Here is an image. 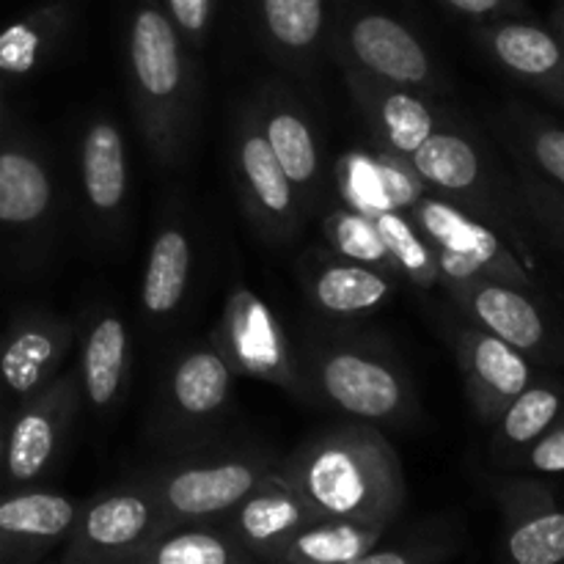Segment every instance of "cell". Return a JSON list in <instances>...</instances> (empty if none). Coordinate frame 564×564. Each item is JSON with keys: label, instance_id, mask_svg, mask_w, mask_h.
I'll return each instance as SVG.
<instances>
[{"label": "cell", "instance_id": "obj_1", "mask_svg": "<svg viewBox=\"0 0 564 564\" xmlns=\"http://www.w3.org/2000/svg\"><path fill=\"white\" fill-rule=\"evenodd\" d=\"M279 474L317 518L391 529L408 505V485L394 444L367 422L334 424L308 435Z\"/></svg>", "mask_w": 564, "mask_h": 564}, {"label": "cell", "instance_id": "obj_2", "mask_svg": "<svg viewBox=\"0 0 564 564\" xmlns=\"http://www.w3.org/2000/svg\"><path fill=\"white\" fill-rule=\"evenodd\" d=\"M312 400L375 427H411L422 416L419 391L386 336L358 323L308 325L295 347Z\"/></svg>", "mask_w": 564, "mask_h": 564}, {"label": "cell", "instance_id": "obj_3", "mask_svg": "<svg viewBox=\"0 0 564 564\" xmlns=\"http://www.w3.org/2000/svg\"><path fill=\"white\" fill-rule=\"evenodd\" d=\"M127 83L143 143L160 165L185 160L198 119V77L187 42L160 0H138L124 31Z\"/></svg>", "mask_w": 564, "mask_h": 564}, {"label": "cell", "instance_id": "obj_4", "mask_svg": "<svg viewBox=\"0 0 564 564\" xmlns=\"http://www.w3.org/2000/svg\"><path fill=\"white\" fill-rule=\"evenodd\" d=\"M411 165L427 191L463 213L499 231L512 251L534 270V246L529 237V218L518 196L516 180L496 163L471 124L452 116L438 132L413 152Z\"/></svg>", "mask_w": 564, "mask_h": 564}, {"label": "cell", "instance_id": "obj_5", "mask_svg": "<svg viewBox=\"0 0 564 564\" xmlns=\"http://www.w3.org/2000/svg\"><path fill=\"white\" fill-rule=\"evenodd\" d=\"M281 455L262 444H215L171 452L141 474L160 510V532L182 523H213L240 505L279 468Z\"/></svg>", "mask_w": 564, "mask_h": 564}, {"label": "cell", "instance_id": "obj_6", "mask_svg": "<svg viewBox=\"0 0 564 564\" xmlns=\"http://www.w3.org/2000/svg\"><path fill=\"white\" fill-rule=\"evenodd\" d=\"M328 47L341 72L430 97H446L452 91L449 77L427 42L400 17L375 6L339 11L330 20Z\"/></svg>", "mask_w": 564, "mask_h": 564}, {"label": "cell", "instance_id": "obj_7", "mask_svg": "<svg viewBox=\"0 0 564 564\" xmlns=\"http://www.w3.org/2000/svg\"><path fill=\"white\" fill-rule=\"evenodd\" d=\"M235 380V369L209 336L176 350L160 378L149 438L171 452L213 438L229 416Z\"/></svg>", "mask_w": 564, "mask_h": 564}, {"label": "cell", "instance_id": "obj_8", "mask_svg": "<svg viewBox=\"0 0 564 564\" xmlns=\"http://www.w3.org/2000/svg\"><path fill=\"white\" fill-rule=\"evenodd\" d=\"M209 339L224 352L237 378L262 380L297 400L314 402L284 323L251 286H231Z\"/></svg>", "mask_w": 564, "mask_h": 564}, {"label": "cell", "instance_id": "obj_9", "mask_svg": "<svg viewBox=\"0 0 564 564\" xmlns=\"http://www.w3.org/2000/svg\"><path fill=\"white\" fill-rule=\"evenodd\" d=\"M231 180L246 218L270 246H290L297 240L306 224V207L286 180L284 169L275 160L259 127L251 102L242 99L235 110L229 132Z\"/></svg>", "mask_w": 564, "mask_h": 564}, {"label": "cell", "instance_id": "obj_10", "mask_svg": "<svg viewBox=\"0 0 564 564\" xmlns=\"http://www.w3.org/2000/svg\"><path fill=\"white\" fill-rule=\"evenodd\" d=\"M419 229L424 231L438 257L441 284L466 279H496L507 284H518L540 295V281L534 270L512 251L510 242L490 229L488 224L474 215L463 213L455 204L424 193L411 209H408Z\"/></svg>", "mask_w": 564, "mask_h": 564}, {"label": "cell", "instance_id": "obj_11", "mask_svg": "<svg viewBox=\"0 0 564 564\" xmlns=\"http://www.w3.org/2000/svg\"><path fill=\"white\" fill-rule=\"evenodd\" d=\"M463 319L499 336L538 367H562L564 330L554 323L538 292L496 279H466L441 284Z\"/></svg>", "mask_w": 564, "mask_h": 564}, {"label": "cell", "instance_id": "obj_12", "mask_svg": "<svg viewBox=\"0 0 564 564\" xmlns=\"http://www.w3.org/2000/svg\"><path fill=\"white\" fill-rule=\"evenodd\" d=\"M160 532V510L143 477H130L83 501L61 564H119Z\"/></svg>", "mask_w": 564, "mask_h": 564}, {"label": "cell", "instance_id": "obj_13", "mask_svg": "<svg viewBox=\"0 0 564 564\" xmlns=\"http://www.w3.org/2000/svg\"><path fill=\"white\" fill-rule=\"evenodd\" d=\"M83 408L75 369L61 372L31 400L20 402L6 430L3 479L11 488H36L64 455L77 413Z\"/></svg>", "mask_w": 564, "mask_h": 564}, {"label": "cell", "instance_id": "obj_14", "mask_svg": "<svg viewBox=\"0 0 564 564\" xmlns=\"http://www.w3.org/2000/svg\"><path fill=\"white\" fill-rule=\"evenodd\" d=\"M248 102L257 113L264 141L301 196L306 215H312L323 204L325 187L323 138L317 124L301 99L279 80H264L262 86L253 88Z\"/></svg>", "mask_w": 564, "mask_h": 564}, {"label": "cell", "instance_id": "obj_15", "mask_svg": "<svg viewBox=\"0 0 564 564\" xmlns=\"http://www.w3.org/2000/svg\"><path fill=\"white\" fill-rule=\"evenodd\" d=\"M446 339L457 358L468 405L488 427L538 378V364L468 319L446 323Z\"/></svg>", "mask_w": 564, "mask_h": 564}, {"label": "cell", "instance_id": "obj_16", "mask_svg": "<svg viewBox=\"0 0 564 564\" xmlns=\"http://www.w3.org/2000/svg\"><path fill=\"white\" fill-rule=\"evenodd\" d=\"M345 86L372 135L375 149L408 160L455 116V110L441 102V97L369 80L356 72H345Z\"/></svg>", "mask_w": 564, "mask_h": 564}, {"label": "cell", "instance_id": "obj_17", "mask_svg": "<svg viewBox=\"0 0 564 564\" xmlns=\"http://www.w3.org/2000/svg\"><path fill=\"white\" fill-rule=\"evenodd\" d=\"M490 496L501 512L507 564H564V507L534 477H494Z\"/></svg>", "mask_w": 564, "mask_h": 564}, {"label": "cell", "instance_id": "obj_18", "mask_svg": "<svg viewBox=\"0 0 564 564\" xmlns=\"http://www.w3.org/2000/svg\"><path fill=\"white\" fill-rule=\"evenodd\" d=\"M474 39L499 69L564 108V42L529 17L477 22Z\"/></svg>", "mask_w": 564, "mask_h": 564}, {"label": "cell", "instance_id": "obj_19", "mask_svg": "<svg viewBox=\"0 0 564 564\" xmlns=\"http://www.w3.org/2000/svg\"><path fill=\"white\" fill-rule=\"evenodd\" d=\"M75 336V325L66 317L47 312L17 317L0 341V386L17 402L31 400L64 372Z\"/></svg>", "mask_w": 564, "mask_h": 564}, {"label": "cell", "instance_id": "obj_20", "mask_svg": "<svg viewBox=\"0 0 564 564\" xmlns=\"http://www.w3.org/2000/svg\"><path fill=\"white\" fill-rule=\"evenodd\" d=\"M83 501L47 488H14L0 496V564H39L61 549Z\"/></svg>", "mask_w": 564, "mask_h": 564}, {"label": "cell", "instance_id": "obj_21", "mask_svg": "<svg viewBox=\"0 0 564 564\" xmlns=\"http://www.w3.org/2000/svg\"><path fill=\"white\" fill-rule=\"evenodd\" d=\"M397 281L394 273L325 253L306 270L303 290L325 323H361L394 297Z\"/></svg>", "mask_w": 564, "mask_h": 564}, {"label": "cell", "instance_id": "obj_22", "mask_svg": "<svg viewBox=\"0 0 564 564\" xmlns=\"http://www.w3.org/2000/svg\"><path fill=\"white\" fill-rule=\"evenodd\" d=\"M334 180L341 204L364 215H378L386 209L408 213L424 193H430L411 160L380 149H350L341 154L336 160Z\"/></svg>", "mask_w": 564, "mask_h": 564}, {"label": "cell", "instance_id": "obj_23", "mask_svg": "<svg viewBox=\"0 0 564 564\" xmlns=\"http://www.w3.org/2000/svg\"><path fill=\"white\" fill-rule=\"evenodd\" d=\"M264 53L295 77H312L328 42V0H253Z\"/></svg>", "mask_w": 564, "mask_h": 564}, {"label": "cell", "instance_id": "obj_24", "mask_svg": "<svg viewBox=\"0 0 564 564\" xmlns=\"http://www.w3.org/2000/svg\"><path fill=\"white\" fill-rule=\"evenodd\" d=\"M132 339L124 319L110 308H99L88 319L80 341V380L83 402L99 416H110L121 405L130 386Z\"/></svg>", "mask_w": 564, "mask_h": 564}, {"label": "cell", "instance_id": "obj_25", "mask_svg": "<svg viewBox=\"0 0 564 564\" xmlns=\"http://www.w3.org/2000/svg\"><path fill=\"white\" fill-rule=\"evenodd\" d=\"M312 521H317V516L308 510L306 501L292 490V485L275 468L240 505L231 507L226 516L213 523L226 529L242 549L251 551L259 560Z\"/></svg>", "mask_w": 564, "mask_h": 564}, {"label": "cell", "instance_id": "obj_26", "mask_svg": "<svg viewBox=\"0 0 564 564\" xmlns=\"http://www.w3.org/2000/svg\"><path fill=\"white\" fill-rule=\"evenodd\" d=\"M83 198L102 226L119 220L130 191V160L121 127L110 116H94L77 141Z\"/></svg>", "mask_w": 564, "mask_h": 564}, {"label": "cell", "instance_id": "obj_27", "mask_svg": "<svg viewBox=\"0 0 564 564\" xmlns=\"http://www.w3.org/2000/svg\"><path fill=\"white\" fill-rule=\"evenodd\" d=\"M196 251L180 220L169 218L154 231L141 275V312L149 323L163 325L185 306L193 281Z\"/></svg>", "mask_w": 564, "mask_h": 564}, {"label": "cell", "instance_id": "obj_28", "mask_svg": "<svg viewBox=\"0 0 564 564\" xmlns=\"http://www.w3.org/2000/svg\"><path fill=\"white\" fill-rule=\"evenodd\" d=\"M55 202L53 174L42 152L28 143L0 147V226L42 224Z\"/></svg>", "mask_w": 564, "mask_h": 564}, {"label": "cell", "instance_id": "obj_29", "mask_svg": "<svg viewBox=\"0 0 564 564\" xmlns=\"http://www.w3.org/2000/svg\"><path fill=\"white\" fill-rule=\"evenodd\" d=\"M389 529L372 523L317 518L259 556L262 564H347L383 543Z\"/></svg>", "mask_w": 564, "mask_h": 564}, {"label": "cell", "instance_id": "obj_30", "mask_svg": "<svg viewBox=\"0 0 564 564\" xmlns=\"http://www.w3.org/2000/svg\"><path fill=\"white\" fill-rule=\"evenodd\" d=\"M564 413V386L560 380L538 375L490 427V452L499 466L510 468L551 424Z\"/></svg>", "mask_w": 564, "mask_h": 564}, {"label": "cell", "instance_id": "obj_31", "mask_svg": "<svg viewBox=\"0 0 564 564\" xmlns=\"http://www.w3.org/2000/svg\"><path fill=\"white\" fill-rule=\"evenodd\" d=\"M496 132L523 171L564 193V124L512 102L496 116Z\"/></svg>", "mask_w": 564, "mask_h": 564}, {"label": "cell", "instance_id": "obj_32", "mask_svg": "<svg viewBox=\"0 0 564 564\" xmlns=\"http://www.w3.org/2000/svg\"><path fill=\"white\" fill-rule=\"evenodd\" d=\"M119 564H262L218 523H182L152 534Z\"/></svg>", "mask_w": 564, "mask_h": 564}, {"label": "cell", "instance_id": "obj_33", "mask_svg": "<svg viewBox=\"0 0 564 564\" xmlns=\"http://www.w3.org/2000/svg\"><path fill=\"white\" fill-rule=\"evenodd\" d=\"M69 28L66 3H44L0 31V75L25 77L47 61Z\"/></svg>", "mask_w": 564, "mask_h": 564}, {"label": "cell", "instance_id": "obj_34", "mask_svg": "<svg viewBox=\"0 0 564 564\" xmlns=\"http://www.w3.org/2000/svg\"><path fill=\"white\" fill-rule=\"evenodd\" d=\"M378 226L380 237L386 242L391 262H394L400 281H411L419 290H433L438 286V257H435L433 242L424 237L416 220L400 209H386V213L369 215Z\"/></svg>", "mask_w": 564, "mask_h": 564}, {"label": "cell", "instance_id": "obj_35", "mask_svg": "<svg viewBox=\"0 0 564 564\" xmlns=\"http://www.w3.org/2000/svg\"><path fill=\"white\" fill-rule=\"evenodd\" d=\"M323 235L330 253H336V257L369 264V268H378L397 275L394 262H391L389 251H386L383 237H380L378 226H375V220L369 215L345 207V204L328 207L323 215Z\"/></svg>", "mask_w": 564, "mask_h": 564}, {"label": "cell", "instance_id": "obj_36", "mask_svg": "<svg viewBox=\"0 0 564 564\" xmlns=\"http://www.w3.org/2000/svg\"><path fill=\"white\" fill-rule=\"evenodd\" d=\"M516 187L529 224L564 251V193L523 169H518Z\"/></svg>", "mask_w": 564, "mask_h": 564}, {"label": "cell", "instance_id": "obj_37", "mask_svg": "<svg viewBox=\"0 0 564 564\" xmlns=\"http://www.w3.org/2000/svg\"><path fill=\"white\" fill-rule=\"evenodd\" d=\"M455 538H441V534H430V538L405 540V543L383 545L378 543L372 551L361 554L358 560L347 564H444L457 554Z\"/></svg>", "mask_w": 564, "mask_h": 564}, {"label": "cell", "instance_id": "obj_38", "mask_svg": "<svg viewBox=\"0 0 564 564\" xmlns=\"http://www.w3.org/2000/svg\"><path fill=\"white\" fill-rule=\"evenodd\" d=\"M510 468L512 471L540 474V477L564 474V413Z\"/></svg>", "mask_w": 564, "mask_h": 564}, {"label": "cell", "instance_id": "obj_39", "mask_svg": "<svg viewBox=\"0 0 564 564\" xmlns=\"http://www.w3.org/2000/svg\"><path fill=\"white\" fill-rule=\"evenodd\" d=\"M160 3H163L165 14L176 25V31L182 33L187 47H204L209 28H213L215 11H218V0H160Z\"/></svg>", "mask_w": 564, "mask_h": 564}, {"label": "cell", "instance_id": "obj_40", "mask_svg": "<svg viewBox=\"0 0 564 564\" xmlns=\"http://www.w3.org/2000/svg\"><path fill=\"white\" fill-rule=\"evenodd\" d=\"M441 3L455 11V14L474 22L505 20V17H529V9L523 0H441Z\"/></svg>", "mask_w": 564, "mask_h": 564}, {"label": "cell", "instance_id": "obj_41", "mask_svg": "<svg viewBox=\"0 0 564 564\" xmlns=\"http://www.w3.org/2000/svg\"><path fill=\"white\" fill-rule=\"evenodd\" d=\"M551 28H554L556 36H560L562 42H564V0H562L560 6H556L554 14H551Z\"/></svg>", "mask_w": 564, "mask_h": 564}, {"label": "cell", "instance_id": "obj_42", "mask_svg": "<svg viewBox=\"0 0 564 564\" xmlns=\"http://www.w3.org/2000/svg\"><path fill=\"white\" fill-rule=\"evenodd\" d=\"M3 455H6V430H3V419H0V479H3Z\"/></svg>", "mask_w": 564, "mask_h": 564}]
</instances>
